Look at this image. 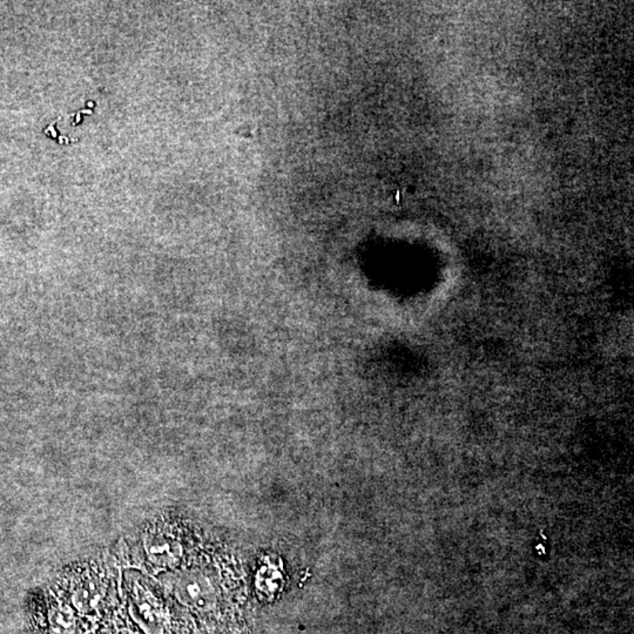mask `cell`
<instances>
[{
    "instance_id": "obj_1",
    "label": "cell",
    "mask_w": 634,
    "mask_h": 634,
    "mask_svg": "<svg viewBox=\"0 0 634 634\" xmlns=\"http://www.w3.org/2000/svg\"><path fill=\"white\" fill-rule=\"evenodd\" d=\"M178 592L182 602L192 605V606L203 609L210 602L208 586L196 578L189 579V580H186V582H181Z\"/></svg>"
},
{
    "instance_id": "obj_2",
    "label": "cell",
    "mask_w": 634,
    "mask_h": 634,
    "mask_svg": "<svg viewBox=\"0 0 634 634\" xmlns=\"http://www.w3.org/2000/svg\"><path fill=\"white\" fill-rule=\"evenodd\" d=\"M102 598V592L95 582H88L86 585H83L77 590V592L74 594V605L78 607V610L83 612H90L95 607L98 606L100 600Z\"/></svg>"
},
{
    "instance_id": "obj_3",
    "label": "cell",
    "mask_w": 634,
    "mask_h": 634,
    "mask_svg": "<svg viewBox=\"0 0 634 634\" xmlns=\"http://www.w3.org/2000/svg\"><path fill=\"white\" fill-rule=\"evenodd\" d=\"M51 634H74L76 619L70 607L59 606L53 609L49 617Z\"/></svg>"
},
{
    "instance_id": "obj_4",
    "label": "cell",
    "mask_w": 634,
    "mask_h": 634,
    "mask_svg": "<svg viewBox=\"0 0 634 634\" xmlns=\"http://www.w3.org/2000/svg\"><path fill=\"white\" fill-rule=\"evenodd\" d=\"M138 607H139V614L143 617V621L146 624L148 631H154L159 628V621H160V616L157 606H154V604L150 603L147 594H143L138 598Z\"/></svg>"
}]
</instances>
